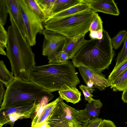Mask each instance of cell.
Instances as JSON below:
<instances>
[{"label":"cell","mask_w":127,"mask_h":127,"mask_svg":"<svg viewBox=\"0 0 127 127\" xmlns=\"http://www.w3.org/2000/svg\"><path fill=\"white\" fill-rule=\"evenodd\" d=\"M40 104L35 103L17 106L0 111V127L8 124L11 127H14L15 122L18 119L34 117Z\"/></svg>","instance_id":"cell-7"},{"label":"cell","mask_w":127,"mask_h":127,"mask_svg":"<svg viewBox=\"0 0 127 127\" xmlns=\"http://www.w3.org/2000/svg\"><path fill=\"white\" fill-rule=\"evenodd\" d=\"M61 99L47 122L50 127H86L90 118L85 109L79 110L65 104Z\"/></svg>","instance_id":"cell-5"},{"label":"cell","mask_w":127,"mask_h":127,"mask_svg":"<svg viewBox=\"0 0 127 127\" xmlns=\"http://www.w3.org/2000/svg\"><path fill=\"white\" fill-rule=\"evenodd\" d=\"M61 99V98L59 96L52 102L46 105L42 114L34 127L39 126L42 123L48 120Z\"/></svg>","instance_id":"cell-16"},{"label":"cell","mask_w":127,"mask_h":127,"mask_svg":"<svg viewBox=\"0 0 127 127\" xmlns=\"http://www.w3.org/2000/svg\"><path fill=\"white\" fill-rule=\"evenodd\" d=\"M6 87L0 111L17 106L50 101L54 97L51 93L32 82L15 78Z\"/></svg>","instance_id":"cell-3"},{"label":"cell","mask_w":127,"mask_h":127,"mask_svg":"<svg viewBox=\"0 0 127 127\" xmlns=\"http://www.w3.org/2000/svg\"><path fill=\"white\" fill-rule=\"evenodd\" d=\"M102 104L100 99H95L91 103L87 104L85 108L90 119L98 118L100 109L102 106Z\"/></svg>","instance_id":"cell-17"},{"label":"cell","mask_w":127,"mask_h":127,"mask_svg":"<svg viewBox=\"0 0 127 127\" xmlns=\"http://www.w3.org/2000/svg\"><path fill=\"white\" fill-rule=\"evenodd\" d=\"M88 5L95 12H100L106 14L118 16L119 9L113 0H81Z\"/></svg>","instance_id":"cell-10"},{"label":"cell","mask_w":127,"mask_h":127,"mask_svg":"<svg viewBox=\"0 0 127 127\" xmlns=\"http://www.w3.org/2000/svg\"><path fill=\"white\" fill-rule=\"evenodd\" d=\"M15 77L13 73L7 69L3 61H0V81L6 87L14 80Z\"/></svg>","instance_id":"cell-19"},{"label":"cell","mask_w":127,"mask_h":127,"mask_svg":"<svg viewBox=\"0 0 127 127\" xmlns=\"http://www.w3.org/2000/svg\"><path fill=\"white\" fill-rule=\"evenodd\" d=\"M42 33L44 36L42 54L47 57L49 64L58 52L62 50L67 37L57 32L45 29Z\"/></svg>","instance_id":"cell-8"},{"label":"cell","mask_w":127,"mask_h":127,"mask_svg":"<svg viewBox=\"0 0 127 127\" xmlns=\"http://www.w3.org/2000/svg\"><path fill=\"white\" fill-rule=\"evenodd\" d=\"M8 39L7 31L4 28V25L0 23V54L6 56V53L4 50L7 46Z\"/></svg>","instance_id":"cell-22"},{"label":"cell","mask_w":127,"mask_h":127,"mask_svg":"<svg viewBox=\"0 0 127 127\" xmlns=\"http://www.w3.org/2000/svg\"><path fill=\"white\" fill-rule=\"evenodd\" d=\"M110 88L115 91H122L127 87V69L118 76L110 84Z\"/></svg>","instance_id":"cell-18"},{"label":"cell","mask_w":127,"mask_h":127,"mask_svg":"<svg viewBox=\"0 0 127 127\" xmlns=\"http://www.w3.org/2000/svg\"><path fill=\"white\" fill-rule=\"evenodd\" d=\"M127 69V59L124 61L116 69H113L110 73L108 79L110 84L121 74Z\"/></svg>","instance_id":"cell-23"},{"label":"cell","mask_w":127,"mask_h":127,"mask_svg":"<svg viewBox=\"0 0 127 127\" xmlns=\"http://www.w3.org/2000/svg\"><path fill=\"white\" fill-rule=\"evenodd\" d=\"M3 84L0 82V104L2 103V101L3 100L5 92L3 86Z\"/></svg>","instance_id":"cell-33"},{"label":"cell","mask_w":127,"mask_h":127,"mask_svg":"<svg viewBox=\"0 0 127 127\" xmlns=\"http://www.w3.org/2000/svg\"><path fill=\"white\" fill-rule=\"evenodd\" d=\"M94 87H89L87 85H81L79 86V88L82 92L85 97V99L88 103H91L94 100L93 97V96L92 93L95 90Z\"/></svg>","instance_id":"cell-27"},{"label":"cell","mask_w":127,"mask_h":127,"mask_svg":"<svg viewBox=\"0 0 127 127\" xmlns=\"http://www.w3.org/2000/svg\"><path fill=\"white\" fill-rule=\"evenodd\" d=\"M103 23L100 17L97 13L95 12L94 14L93 19L90 26L89 31L103 30Z\"/></svg>","instance_id":"cell-25"},{"label":"cell","mask_w":127,"mask_h":127,"mask_svg":"<svg viewBox=\"0 0 127 127\" xmlns=\"http://www.w3.org/2000/svg\"><path fill=\"white\" fill-rule=\"evenodd\" d=\"M19 6L27 34V40L32 46L36 43L37 34L44 29L40 17L27 5L24 0H19Z\"/></svg>","instance_id":"cell-6"},{"label":"cell","mask_w":127,"mask_h":127,"mask_svg":"<svg viewBox=\"0 0 127 127\" xmlns=\"http://www.w3.org/2000/svg\"><path fill=\"white\" fill-rule=\"evenodd\" d=\"M8 13L6 0H0V23L4 25Z\"/></svg>","instance_id":"cell-28"},{"label":"cell","mask_w":127,"mask_h":127,"mask_svg":"<svg viewBox=\"0 0 127 127\" xmlns=\"http://www.w3.org/2000/svg\"><path fill=\"white\" fill-rule=\"evenodd\" d=\"M68 60L67 54L64 51L61 50L58 52L49 64H62Z\"/></svg>","instance_id":"cell-29"},{"label":"cell","mask_w":127,"mask_h":127,"mask_svg":"<svg viewBox=\"0 0 127 127\" xmlns=\"http://www.w3.org/2000/svg\"><path fill=\"white\" fill-rule=\"evenodd\" d=\"M95 12L90 9L75 14L60 18L48 17L43 23L45 29L66 37L83 34L89 31Z\"/></svg>","instance_id":"cell-4"},{"label":"cell","mask_w":127,"mask_h":127,"mask_svg":"<svg viewBox=\"0 0 127 127\" xmlns=\"http://www.w3.org/2000/svg\"><path fill=\"white\" fill-rule=\"evenodd\" d=\"M29 7L40 18L43 23L47 18L38 4L36 0H24Z\"/></svg>","instance_id":"cell-24"},{"label":"cell","mask_w":127,"mask_h":127,"mask_svg":"<svg viewBox=\"0 0 127 127\" xmlns=\"http://www.w3.org/2000/svg\"><path fill=\"white\" fill-rule=\"evenodd\" d=\"M7 28L6 56L15 78L30 81L32 70L35 66V55L31 46L21 35L12 17Z\"/></svg>","instance_id":"cell-1"},{"label":"cell","mask_w":127,"mask_h":127,"mask_svg":"<svg viewBox=\"0 0 127 127\" xmlns=\"http://www.w3.org/2000/svg\"><path fill=\"white\" fill-rule=\"evenodd\" d=\"M47 127H50L48 125Z\"/></svg>","instance_id":"cell-35"},{"label":"cell","mask_w":127,"mask_h":127,"mask_svg":"<svg viewBox=\"0 0 127 127\" xmlns=\"http://www.w3.org/2000/svg\"><path fill=\"white\" fill-rule=\"evenodd\" d=\"M6 1L9 16L12 18L23 39L27 41L26 32L19 6V0Z\"/></svg>","instance_id":"cell-11"},{"label":"cell","mask_w":127,"mask_h":127,"mask_svg":"<svg viewBox=\"0 0 127 127\" xmlns=\"http://www.w3.org/2000/svg\"><path fill=\"white\" fill-rule=\"evenodd\" d=\"M127 35V32L125 30L120 31L113 37L111 38V45L113 49L116 50L121 46L125 41Z\"/></svg>","instance_id":"cell-21"},{"label":"cell","mask_w":127,"mask_h":127,"mask_svg":"<svg viewBox=\"0 0 127 127\" xmlns=\"http://www.w3.org/2000/svg\"><path fill=\"white\" fill-rule=\"evenodd\" d=\"M103 31L90 32L89 36L91 39H101L103 37Z\"/></svg>","instance_id":"cell-30"},{"label":"cell","mask_w":127,"mask_h":127,"mask_svg":"<svg viewBox=\"0 0 127 127\" xmlns=\"http://www.w3.org/2000/svg\"><path fill=\"white\" fill-rule=\"evenodd\" d=\"M47 19L52 14V10L56 0H36Z\"/></svg>","instance_id":"cell-20"},{"label":"cell","mask_w":127,"mask_h":127,"mask_svg":"<svg viewBox=\"0 0 127 127\" xmlns=\"http://www.w3.org/2000/svg\"><path fill=\"white\" fill-rule=\"evenodd\" d=\"M102 120V118H98L91 120L86 127H97Z\"/></svg>","instance_id":"cell-32"},{"label":"cell","mask_w":127,"mask_h":127,"mask_svg":"<svg viewBox=\"0 0 127 127\" xmlns=\"http://www.w3.org/2000/svg\"><path fill=\"white\" fill-rule=\"evenodd\" d=\"M39 127L38 126H35V127Z\"/></svg>","instance_id":"cell-36"},{"label":"cell","mask_w":127,"mask_h":127,"mask_svg":"<svg viewBox=\"0 0 127 127\" xmlns=\"http://www.w3.org/2000/svg\"><path fill=\"white\" fill-rule=\"evenodd\" d=\"M111 39L108 32L104 30L101 39H86L72 59L74 66L98 72L108 69L115 55Z\"/></svg>","instance_id":"cell-2"},{"label":"cell","mask_w":127,"mask_h":127,"mask_svg":"<svg viewBox=\"0 0 127 127\" xmlns=\"http://www.w3.org/2000/svg\"><path fill=\"white\" fill-rule=\"evenodd\" d=\"M127 59V35L124 41L123 46L118 53L116 58V64L113 69H116L124 61Z\"/></svg>","instance_id":"cell-26"},{"label":"cell","mask_w":127,"mask_h":127,"mask_svg":"<svg viewBox=\"0 0 127 127\" xmlns=\"http://www.w3.org/2000/svg\"><path fill=\"white\" fill-rule=\"evenodd\" d=\"M80 73L84 83L86 84L90 81H92L94 87L101 91L110 86L108 79L101 72L95 71L86 67L80 66L78 67Z\"/></svg>","instance_id":"cell-9"},{"label":"cell","mask_w":127,"mask_h":127,"mask_svg":"<svg viewBox=\"0 0 127 127\" xmlns=\"http://www.w3.org/2000/svg\"><path fill=\"white\" fill-rule=\"evenodd\" d=\"M97 127H116L112 121L110 120H102Z\"/></svg>","instance_id":"cell-31"},{"label":"cell","mask_w":127,"mask_h":127,"mask_svg":"<svg viewBox=\"0 0 127 127\" xmlns=\"http://www.w3.org/2000/svg\"><path fill=\"white\" fill-rule=\"evenodd\" d=\"M85 34H81L70 37H67L62 50L66 53L68 59H72L85 41Z\"/></svg>","instance_id":"cell-12"},{"label":"cell","mask_w":127,"mask_h":127,"mask_svg":"<svg viewBox=\"0 0 127 127\" xmlns=\"http://www.w3.org/2000/svg\"><path fill=\"white\" fill-rule=\"evenodd\" d=\"M91 9L86 4L82 1L80 3L71 7L64 11L52 14L49 17L53 18H60L88 10Z\"/></svg>","instance_id":"cell-13"},{"label":"cell","mask_w":127,"mask_h":127,"mask_svg":"<svg viewBox=\"0 0 127 127\" xmlns=\"http://www.w3.org/2000/svg\"><path fill=\"white\" fill-rule=\"evenodd\" d=\"M81 2V0H56L52 10V14L65 10Z\"/></svg>","instance_id":"cell-15"},{"label":"cell","mask_w":127,"mask_h":127,"mask_svg":"<svg viewBox=\"0 0 127 127\" xmlns=\"http://www.w3.org/2000/svg\"><path fill=\"white\" fill-rule=\"evenodd\" d=\"M60 96L67 102L75 104L81 99V93L77 88L71 89L61 90L58 91Z\"/></svg>","instance_id":"cell-14"},{"label":"cell","mask_w":127,"mask_h":127,"mask_svg":"<svg viewBox=\"0 0 127 127\" xmlns=\"http://www.w3.org/2000/svg\"><path fill=\"white\" fill-rule=\"evenodd\" d=\"M122 99L124 102L127 103V87L123 91Z\"/></svg>","instance_id":"cell-34"}]
</instances>
